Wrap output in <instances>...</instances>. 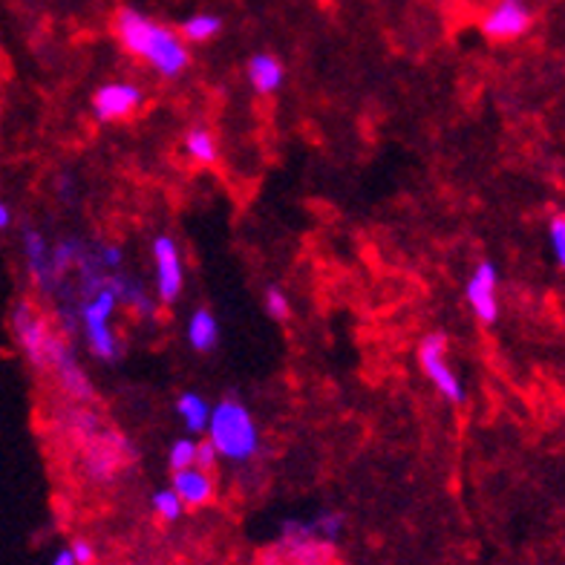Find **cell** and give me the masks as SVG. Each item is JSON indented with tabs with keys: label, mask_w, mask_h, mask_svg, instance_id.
<instances>
[{
	"label": "cell",
	"mask_w": 565,
	"mask_h": 565,
	"mask_svg": "<svg viewBox=\"0 0 565 565\" xmlns=\"http://www.w3.org/2000/svg\"><path fill=\"white\" fill-rule=\"evenodd\" d=\"M84 246L75 243V239H61L56 248H50V262H52V274H56V283H61L66 271L73 269L78 257H82Z\"/></svg>",
	"instance_id": "obj_20"
},
{
	"label": "cell",
	"mask_w": 565,
	"mask_h": 565,
	"mask_svg": "<svg viewBox=\"0 0 565 565\" xmlns=\"http://www.w3.org/2000/svg\"><path fill=\"white\" fill-rule=\"evenodd\" d=\"M533 26V9L525 0H496L488 12H484L482 35L493 44H511L519 41L531 33Z\"/></svg>",
	"instance_id": "obj_6"
},
{
	"label": "cell",
	"mask_w": 565,
	"mask_h": 565,
	"mask_svg": "<svg viewBox=\"0 0 565 565\" xmlns=\"http://www.w3.org/2000/svg\"><path fill=\"white\" fill-rule=\"evenodd\" d=\"M127 456L133 459L131 442L110 430V433L93 435L90 447L84 453V467H87V476H90L93 482L107 484L119 476V467H124Z\"/></svg>",
	"instance_id": "obj_9"
},
{
	"label": "cell",
	"mask_w": 565,
	"mask_h": 565,
	"mask_svg": "<svg viewBox=\"0 0 565 565\" xmlns=\"http://www.w3.org/2000/svg\"><path fill=\"white\" fill-rule=\"evenodd\" d=\"M222 29H225V21L217 12H194L180 24V38L185 44H208L220 38Z\"/></svg>",
	"instance_id": "obj_17"
},
{
	"label": "cell",
	"mask_w": 565,
	"mask_h": 565,
	"mask_svg": "<svg viewBox=\"0 0 565 565\" xmlns=\"http://www.w3.org/2000/svg\"><path fill=\"white\" fill-rule=\"evenodd\" d=\"M549 239H551V255H554L557 266H565V220H563V213H554V217H551Z\"/></svg>",
	"instance_id": "obj_25"
},
{
	"label": "cell",
	"mask_w": 565,
	"mask_h": 565,
	"mask_svg": "<svg viewBox=\"0 0 565 565\" xmlns=\"http://www.w3.org/2000/svg\"><path fill=\"white\" fill-rule=\"evenodd\" d=\"M206 430L208 442L213 444V451L220 453V459L248 462L255 459L257 447H260L255 416L234 395H225L217 407H211Z\"/></svg>",
	"instance_id": "obj_2"
},
{
	"label": "cell",
	"mask_w": 565,
	"mask_h": 565,
	"mask_svg": "<svg viewBox=\"0 0 565 565\" xmlns=\"http://www.w3.org/2000/svg\"><path fill=\"white\" fill-rule=\"evenodd\" d=\"M173 493L180 496L185 508H206L213 500V479L211 474L199 470V467H185V470H173Z\"/></svg>",
	"instance_id": "obj_12"
},
{
	"label": "cell",
	"mask_w": 565,
	"mask_h": 565,
	"mask_svg": "<svg viewBox=\"0 0 565 565\" xmlns=\"http://www.w3.org/2000/svg\"><path fill=\"white\" fill-rule=\"evenodd\" d=\"M188 344L197 353H213L220 344V320L211 309H197L188 318Z\"/></svg>",
	"instance_id": "obj_16"
},
{
	"label": "cell",
	"mask_w": 565,
	"mask_h": 565,
	"mask_svg": "<svg viewBox=\"0 0 565 565\" xmlns=\"http://www.w3.org/2000/svg\"><path fill=\"white\" fill-rule=\"evenodd\" d=\"M50 565H75V560H73V554H70V549H61Z\"/></svg>",
	"instance_id": "obj_30"
},
{
	"label": "cell",
	"mask_w": 565,
	"mask_h": 565,
	"mask_svg": "<svg viewBox=\"0 0 565 565\" xmlns=\"http://www.w3.org/2000/svg\"><path fill=\"white\" fill-rule=\"evenodd\" d=\"M465 300L474 318L482 327H493L500 320V269L493 260H482L465 283Z\"/></svg>",
	"instance_id": "obj_8"
},
{
	"label": "cell",
	"mask_w": 565,
	"mask_h": 565,
	"mask_svg": "<svg viewBox=\"0 0 565 565\" xmlns=\"http://www.w3.org/2000/svg\"><path fill=\"white\" fill-rule=\"evenodd\" d=\"M50 369L52 376L58 378L61 390L66 393V398H73L78 404H90L96 398V386H93L90 376L84 372V367L73 355L64 335H56V341H52L50 355H47V372Z\"/></svg>",
	"instance_id": "obj_7"
},
{
	"label": "cell",
	"mask_w": 565,
	"mask_h": 565,
	"mask_svg": "<svg viewBox=\"0 0 565 565\" xmlns=\"http://www.w3.org/2000/svg\"><path fill=\"white\" fill-rule=\"evenodd\" d=\"M150 505H153V514L162 519V523H176V519H182V511H185V505H182V500L173 493V488H162V491L153 493V500H150Z\"/></svg>",
	"instance_id": "obj_21"
},
{
	"label": "cell",
	"mask_w": 565,
	"mask_h": 565,
	"mask_svg": "<svg viewBox=\"0 0 565 565\" xmlns=\"http://www.w3.org/2000/svg\"><path fill=\"white\" fill-rule=\"evenodd\" d=\"M70 554H73L75 565L96 563V549H93L90 540H73V545H70Z\"/></svg>",
	"instance_id": "obj_28"
},
{
	"label": "cell",
	"mask_w": 565,
	"mask_h": 565,
	"mask_svg": "<svg viewBox=\"0 0 565 565\" xmlns=\"http://www.w3.org/2000/svg\"><path fill=\"white\" fill-rule=\"evenodd\" d=\"M153 266L159 300L162 304H176L182 295V286H185V266H182L180 246L168 234L153 239Z\"/></svg>",
	"instance_id": "obj_11"
},
{
	"label": "cell",
	"mask_w": 565,
	"mask_h": 565,
	"mask_svg": "<svg viewBox=\"0 0 565 565\" xmlns=\"http://www.w3.org/2000/svg\"><path fill=\"white\" fill-rule=\"evenodd\" d=\"M262 304H266V311H269L274 320H288V315H292L288 295L280 286L266 288V295H262Z\"/></svg>",
	"instance_id": "obj_24"
},
{
	"label": "cell",
	"mask_w": 565,
	"mask_h": 565,
	"mask_svg": "<svg viewBox=\"0 0 565 565\" xmlns=\"http://www.w3.org/2000/svg\"><path fill=\"white\" fill-rule=\"evenodd\" d=\"M105 288H110L115 295V300L124 306H131V309H136L139 315H145V318H153V300L148 297V292L142 288V283H136V280L124 278V274H119V271H107L105 278Z\"/></svg>",
	"instance_id": "obj_15"
},
{
	"label": "cell",
	"mask_w": 565,
	"mask_h": 565,
	"mask_svg": "<svg viewBox=\"0 0 565 565\" xmlns=\"http://www.w3.org/2000/svg\"><path fill=\"white\" fill-rule=\"evenodd\" d=\"M115 306V295L110 288H99L96 295H90L84 300L82 306V323H84V337H87V346H90V353L96 355L99 360H119L122 355V344H119V337L115 332L110 329V318H113Z\"/></svg>",
	"instance_id": "obj_3"
},
{
	"label": "cell",
	"mask_w": 565,
	"mask_h": 565,
	"mask_svg": "<svg viewBox=\"0 0 565 565\" xmlns=\"http://www.w3.org/2000/svg\"><path fill=\"white\" fill-rule=\"evenodd\" d=\"M217 459H220V453L213 451V444L208 442H197V456H194V467H199V470H206V474H211L213 465H217Z\"/></svg>",
	"instance_id": "obj_27"
},
{
	"label": "cell",
	"mask_w": 565,
	"mask_h": 565,
	"mask_svg": "<svg viewBox=\"0 0 565 565\" xmlns=\"http://www.w3.org/2000/svg\"><path fill=\"white\" fill-rule=\"evenodd\" d=\"M142 105H145V93H142L139 84L131 82L101 84L99 90L93 93V115L101 124L124 122V119L136 115Z\"/></svg>",
	"instance_id": "obj_10"
},
{
	"label": "cell",
	"mask_w": 565,
	"mask_h": 565,
	"mask_svg": "<svg viewBox=\"0 0 565 565\" xmlns=\"http://www.w3.org/2000/svg\"><path fill=\"white\" fill-rule=\"evenodd\" d=\"M176 413H180L182 425L188 427L191 433H202L208 427V416H211V404L199 393H182L176 398Z\"/></svg>",
	"instance_id": "obj_19"
},
{
	"label": "cell",
	"mask_w": 565,
	"mask_h": 565,
	"mask_svg": "<svg viewBox=\"0 0 565 565\" xmlns=\"http://www.w3.org/2000/svg\"><path fill=\"white\" fill-rule=\"evenodd\" d=\"M96 255V260H99L101 269L107 271H119L122 269V248L119 246H99V251H93Z\"/></svg>",
	"instance_id": "obj_26"
},
{
	"label": "cell",
	"mask_w": 565,
	"mask_h": 565,
	"mask_svg": "<svg viewBox=\"0 0 565 565\" xmlns=\"http://www.w3.org/2000/svg\"><path fill=\"white\" fill-rule=\"evenodd\" d=\"M346 528V516L341 514V511H323V514L311 523V531H315V537H320V540H329L335 542L341 533H344Z\"/></svg>",
	"instance_id": "obj_22"
},
{
	"label": "cell",
	"mask_w": 565,
	"mask_h": 565,
	"mask_svg": "<svg viewBox=\"0 0 565 565\" xmlns=\"http://www.w3.org/2000/svg\"><path fill=\"white\" fill-rule=\"evenodd\" d=\"M194 456H197V442L176 439L168 451V465H171V470H185V467H194Z\"/></svg>",
	"instance_id": "obj_23"
},
{
	"label": "cell",
	"mask_w": 565,
	"mask_h": 565,
	"mask_svg": "<svg viewBox=\"0 0 565 565\" xmlns=\"http://www.w3.org/2000/svg\"><path fill=\"white\" fill-rule=\"evenodd\" d=\"M12 335H15L21 353L26 355V360L33 364L38 372H47V355H50V346L56 341V329L50 327V320L44 318L41 311L35 309L29 300H21V304L12 309Z\"/></svg>",
	"instance_id": "obj_4"
},
{
	"label": "cell",
	"mask_w": 565,
	"mask_h": 565,
	"mask_svg": "<svg viewBox=\"0 0 565 565\" xmlns=\"http://www.w3.org/2000/svg\"><path fill=\"white\" fill-rule=\"evenodd\" d=\"M115 41L127 56L139 58L162 78H180L191 66L188 44L171 26L159 24L136 7H122L113 17Z\"/></svg>",
	"instance_id": "obj_1"
},
{
	"label": "cell",
	"mask_w": 565,
	"mask_h": 565,
	"mask_svg": "<svg viewBox=\"0 0 565 565\" xmlns=\"http://www.w3.org/2000/svg\"><path fill=\"white\" fill-rule=\"evenodd\" d=\"M246 75L257 96H274L286 82V66L274 52H257L248 58Z\"/></svg>",
	"instance_id": "obj_13"
},
{
	"label": "cell",
	"mask_w": 565,
	"mask_h": 565,
	"mask_svg": "<svg viewBox=\"0 0 565 565\" xmlns=\"http://www.w3.org/2000/svg\"><path fill=\"white\" fill-rule=\"evenodd\" d=\"M24 257H26V271H29V278L35 280V286L41 288L56 286V274H52V262H50V246H47V239L41 237V231L24 229Z\"/></svg>",
	"instance_id": "obj_14"
},
{
	"label": "cell",
	"mask_w": 565,
	"mask_h": 565,
	"mask_svg": "<svg viewBox=\"0 0 565 565\" xmlns=\"http://www.w3.org/2000/svg\"><path fill=\"white\" fill-rule=\"evenodd\" d=\"M185 153L191 156V162L202 164V168H211L217 159H220V148H217V139H213V133L208 131V127H191L188 133H185Z\"/></svg>",
	"instance_id": "obj_18"
},
{
	"label": "cell",
	"mask_w": 565,
	"mask_h": 565,
	"mask_svg": "<svg viewBox=\"0 0 565 565\" xmlns=\"http://www.w3.org/2000/svg\"><path fill=\"white\" fill-rule=\"evenodd\" d=\"M12 225V208L7 202H0V231H7Z\"/></svg>",
	"instance_id": "obj_29"
},
{
	"label": "cell",
	"mask_w": 565,
	"mask_h": 565,
	"mask_svg": "<svg viewBox=\"0 0 565 565\" xmlns=\"http://www.w3.org/2000/svg\"><path fill=\"white\" fill-rule=\"evenodd\" d=\"M418 364L425 369L427 381L435 386V393L451 404L465 402V386L459 376L447 364V335L444 332H427L418 344Z\"/></svg>",
	"instance_id": "obj_5"
}]
</instances>
